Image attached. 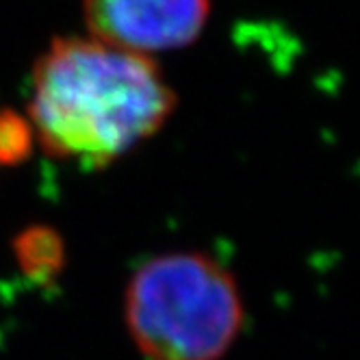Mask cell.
<instances>
[{"mask_svg": "<svg viewBox=\"0 0 360 360\" xmlns=\"http://www.w3.org/2000/svg\"><path fill=\"white\" fill-rule=\"evenodd\" d=\"M124 317L150 360H219L243 323L237 282L200 252H172L143 263L126 287Z\"/></svg>", "mask_w": 360, "mask_h": 360, "instance_id": "cell-2", "label": "cell"}, {"mask_svg": "<svg viewBox=\"0 0 360 360\" xmlns=\"http://www.w3.org/2000/svg\"><path fill=\"white\" fill-rule=\"evenodd\" d=\"M13 252L22 271L35 280L53 278L65 261V248L61 237L53 228L44 226L24 230L13 243Z\"/></svg>", "mask_w": 360, "mask_h": 360, "instance_id": "cell-4", "label": "cell"}, {"mask_svg": "<svg viewBox=\"0 0 360 360\" xmlns=\"http://www.w3.org/2000/svg\"><path fill=\"white\" fill-rule=\"evenodd\" d=\"M211 0H83L91 39L150 57L198 39Z\"/></svg>", "mask_w": 360, "mask_h": 360, "instance_id": "cell-3", "label": "cell"}, {"mask_svg": "<svg viewBox=\"0 0 360 360\" xmlns=\"http://www.w3.org/2000/svg\"><path fill=\"white\" fill-rule=\"evenodd\" d=\"M176 96L150 57L59 37L35 63L31 128L50 157L105 167L167 122Z\"/></svg>", "mask_w": 360, "mask_h": 360, "instance_id": "cell-1", "label": "cell"}, {"mask_svg": "<svg viewBox=\"0 0 360 360\" xmlns=\"http://www.w3.org/2000/svg\"><path fill=\"white\" fill-rule=\"evenodd\" d=\"M31 124L15 113H0V165H11L29 157L33 146Z\"/></svg>", "mask_w": 360, "mask_h": 360, "instance_id": "cell-5", "label": "cell"}]
</instances>
